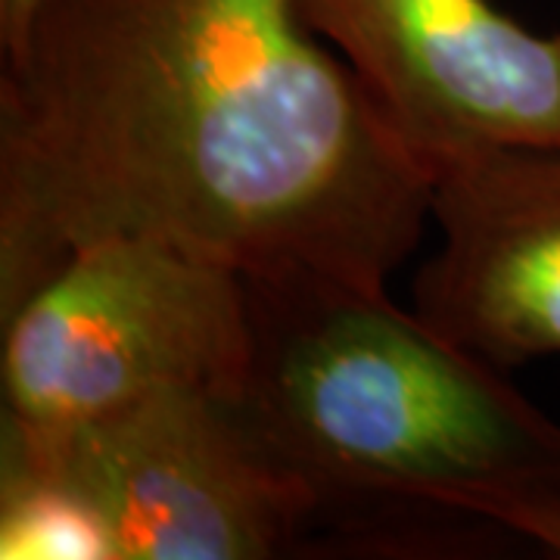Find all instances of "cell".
Returning <instances> with one entry per match:
<instances>
[{
  "instance_id": "5b68a950",
  "label": "cell",
  "mask_w": 560,
  "mask_h": 560,
  "mask_svg": "<svg viewBox=\"0 0 560 560\" xmlns=\"http://www.w3.org/2000/svg\"><path fill=\"white\" fill-rule=\"evenodd\" d=\"M296 3L427 175L492 147L560 150V32L492 0Z\"/></svg>"
},
{
  "instance_id": "52a82bcc",
  "label": "cell",
  "mask_w": 560,
  "mask_h": 560,
  "mask_svg": "<svg viewBox=\"0 0 560 560\" xmlns=\"http://www.w3.org/2000/svg\"><path fill=\"white\" fill-rule=\"evenodd\" d=\"M0 558L119 560L91 501L28 460L0 455Z\"/></svg>"
},
{
  "instance_id": "7a4b0ae2",
  "label": "cell",
  "mask_w": 560,
  "mask_h": 560,
  "mask_svg": "<svg viewBox=\"0 0 560 560\" xmlns=\"http://www.w3.org/2000/svg\"><path fill=\"white\" fill-rule=\"evenodd\" d=\"M246 401L315 495L302 558H560V423L386 290L249 283Z\"/></svg>"
},
{
  "instance_id": "277c9868",
  "label": "cell",
  "mask_w": 560,
  "mask_h": 560,
  "mask_svg": "<svg viewBox=\"0 0 560 560\" xmlns=\"http://www.w3.org/2000/svg\"><path fill=\"white\" fill-rule=\"evenodd\" d=\"M0 455L91 501L119 560L302 558L315 514L246 389H165L62 427L3 418Z\"/></svg>"
},
{
  "instance_id": "8992f818",
  "label": "cell",
  "mask_w": 560,
  "mask_h": 560,
  "mask_svg": "<svg viewBox=\"0 0 560 560\" xmlns=\"http://www.w3.org/2000/svg\"><path fill=\"white\" fill-rule=\"evenodd\" d=\"M442 249L415 312L501 371L560 355V150L492 147L430 175Z\"/></svg>"
},
{
  "instance_id": "3957f363",
  "label": "cell",
  "mask_w": 560,
  "mask_h": 560,
  "mask_svg": "<svg viewBox=\"0 0 560 560\" xmlns=\"http://www.w3.org/2000/svg\"><path fill=\"white\" fill-rule=\"evenodd\" d=\"M3 418L62 427L165 389L243 393L253 368L246 278L147 237L75 249L0 318Z\"/></svg>"
},
{
  "instance_id": "6da1fadb",
  "label": "cell",
  "mask_w": 560,
  "mask_h": 560,
  "mask_svg": "<svg viewBox=\"0 0 560 560\" xmlns=\"http://www.w3.org/2000/svg\"><path fill=\"white\" fill-rule=\"evenodd\" d=\"M430 175L296 0H40L0 75V318L147 237L249 283L386 290Z\"/></svg>"
},
{
  "instance_id": "ba28073f",
  "label": "cell",
  "mask_w": 560,
  "mask_h": 560,
  "mask_svg": "<svg viewBox=\"0 0 560 560\" xmlns=\"http://www.w3.org/2000/svg\"><path fill=\"white\" fill-rule=\"evenodd\" d=\"M38 7L40 0H0V50H10L22 38Z\"/></svg>"
}]
</instances>
